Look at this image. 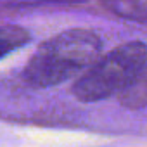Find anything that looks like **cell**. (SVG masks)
<instances>
[{"mask_svg": "<svg viewBox=\"0 0 147 147\" xmlns=\"http://www.w3.org/2000/svg\"><path fill=\"white\" fill-rule=\"evenodd\" d=\"M118 99L119 104L128 109L147 107V59L130 80V83L118 94Z\"/></svg>", "mask_w": 147, "mask_h": 147, "instance_id": "3957f363", "label": "cell"}, {"mask_svg": "<svg viewBox=\"0 0 147 147\" xmlns=\"http://www.w3.org/2000/svg\"><path fill=\"white\" fill-rule=\"evenodd\" d=\"M31 40L28 30L18 24H0V59L24 47Z\"/></svg>", "mask_w": 147, "mask_h": 147, "instance_id": "5b68a950", "label": "cell"}, {"mask_svg": "<svg viewBox=\"0 0 147 147\" xmlns=\"http://www.w3.org/2000/svg\"><path fill=\"white\" fill-rule=\"evenodd\" d=\"M147 59L144 42H128L99 57L73 85V94L82 102L104 100L119 94Z\"/></svg>", "mask_w": 147, "mask_h": 147, "instance_id": "7a4b0ae2", "label": "cell"}, {"mask_svg": "<svg viewBox=\"0 0 147 147\" xmlns=\"http://www.w3.org/2000/svg\"><path fill=\"white\" fill-rule=\"evenodd\" d=\"M102 40L83 28L62 31L43 42L28 61L23 78L35 88H49L78 76L100 57Z\"/></svg>", "mask_w": 147, "mask_h": 147, "instance_id": "6da1fadb", "label": "cell"}, {"mask_svg": "<svg viewBox=\"0 0 147 147\" xmlns=\"http://www.w3.org/2000/svg\"><path fill=\"white\" fill-rule=\"evenodd\" d=\"M102 5L114 16L147 24V0H100Z\"/></svg>", "mask_w": 147, "mask_h": 147, "instance_id": "277c9868", "label": "cell"}]
</instances>
